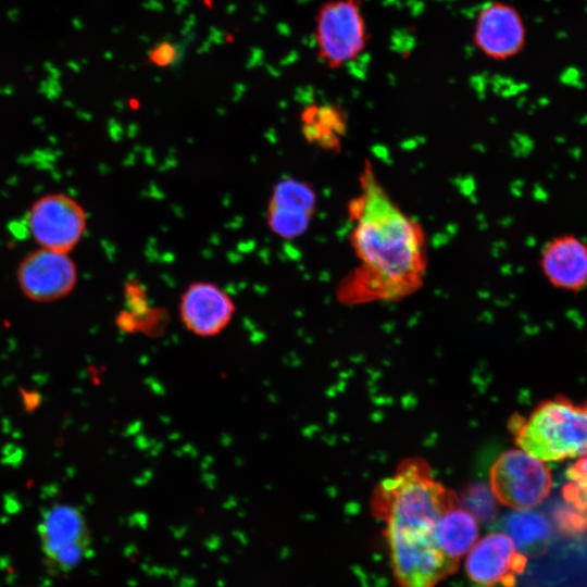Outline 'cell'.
<instances>
[{
	"instance_id": "cell-5",
	"label": "cell",
	"mask_w": 587,
	"mask_h": 587,
	"mask_svg": "<svg viewBox=\"0 0 587 587\" xmlns=\"http://www.w3.org/2000/svg\"><path fill=\"white\" fill-rule=\"evenodd\" d=\"M37 534L46 565L55 573H70L92 549L89 525L75 505L58 503L43 510Z\"/></svg>"
},
{
	"instance_id": "cell-18",
	"label": "cell",
	"mask_w": 587,
	"mask_h": 587,
	"mask_svg": "<svg viewBox=\"0 0 587 587\" xmlns=\"http://www.w3.org/2000/svg\"><path fill=\"white\" fill-rule=\"evenodd\" d=\"M311 214L275 207H267L270 229L284 239H295L303 235L310 226Z\"/></svg>"
},
{
	"instance_id": "cell-1",
	"label": "cell",
	"mask_w": 587,
	"mask_h": 587,
	"mask_svg": "<svg viewBox=\"0 0 587 587\" xmlns=\"http://www.w3.org/2000/svg\"><path fill=\"white\" fill-rule=\"evenodd\" d=\"M348 217L358 262L339 282L338 300L348 305L398 301L416 292L427 273L426 233L392 200L370 161L360 172Z\"/></svg>"
},
{
	"instance_id": "cell-2",
	"label": "cell",
	"mask_w": 587,
	"mask_h": 587,
	"mask_svg": "<svg viewBox=\"0 0 587 587\" xmlns=\"http://www.w3.org/2000/svg\"><path fill=\"white\" fill-rule=\"evenodd\" d=\"M455 504V496L420 459L403 461L374 491V508L387 521V527L397 529L432 533L437 517Z\"/></svg>"
},
{
	"instance_id": "cell-19",
	"label": "cell",
	"mask_w": 587,
	"mask_h": 587,
	"mask_svg": "<svg viewBox=\"0 0 587 587\" xmlns=\"http://www.w3.org/2000/svg\"><path fill=\"white\" fill-rule=\"evenodd\" d=\"M498 502L491 488L484 484L470 486L461 499L462 508L478 523H489L496 519Z\"/></svg>"
},
{
	"instance_id": "cell-14",
	"label": "cell",
	"mask_w": 587,
	"mask_h": 587,
	"mask_svg": "<svg viewBox=\"0 0 587 587\" xmlns=\"http://www.w3.org/2000/svg\"><path fill=\"white\" fill-rule=\"evenodd\" d=\"M432 535L437 549L450 562L466 555L479 538V526L466 510L455 504L437 517Z\"/></svg>"
},
{
	"instance_id": "cell-4",
	"label": "cell",
	"mask_w": 587,
	"mask_h": 587,
	"mask_svg": "<svg viewBox=\"0 0 587 587\" xmlns=\"http://www.w3.org/2000/svg\"><path fill=\"white\" fill-rule=\"evenodd\" d=\"M319 60L338 70L358 59L366 49L369 30L362 0H328L314 20Z\"/></svg>"
},
{
	"instance_id": "cell-6",
	"label": "cell",
	"mask_w": 587,
	"mask_h": 587,
	"mask_svg": "<svg viewBox=\"0 0 587 587\" xmlns=\"http://www.w3.org/2000/svg\"><path fill=\"white\" fill-rule=\"evenodd\" d=\"M551 486V474L545 462L522 449L504 452L490 470L495 497L513 510L536 508L548 497Z\"/></svg>"
},
{
	"instance_id": "cell-10",
	"label": "cell",
	"mask_w": 587,
	"mask_h": 587,
	"mask_svg": "<svg viewBox=\"0 0 587 587\" xmlns=\"http://www.w3.org/2000/svg\"><path fill=\"white\" fill-rule=\"evenodd\" d=\"M526 26L519 10L504 1H490L478 11L473 42L492 61H507L520 54L526 45Z\"/></svg>"
},
{
	"instance_id": "cell-21",
	"label": "cell",
	"mask_w": 587,
	"mask_h": 587,
	"mask_svg": "<svg viewBox=\"0 0 587 587\" xmlns=\"http://www.w3.org/2000/svg\"><path fill=\"white\" fill-rule=\"evenodd\" d=\"M175 50L170 43H161L157 46L150 53V59L157 65L163 66L171 63L174 59Z\"/></svg>"
},
{
	"instance_id": "cell-20",
	"label": "cell",
	"mask_w": 587,
	"mask_h": 587,
	"mask_svg": "<svg viewBox=\"0 0 587 587\" xmlns=\"http://www.w3.org/2000/svg\"><path fill=\"white\" fill-rule=\"evenodd\" d=\"M566 478L567 484L563 489L566 502L587 510V451L577 457V460L567 469Z\"/></svg>"
},
{
	"instance_id": "cell-11",
	"label": "cell",
	"mask_w": 587,
	"mask_h": 587,
	"mask_svg": "<svg viewBox=\"0 0 587 587\" xmlns=\"http://www.w3.org/2000/svg\"><path fill=\"white\" fill-rule=\"evenodd\" d=\"M235 312V302L227 291L207 280L188 285L178 303L182 324L189 333L201 338H212L224 332Z\"/></svg>"
},
{
	"instance_id": "cell-7",
	"label": "cell",
	"mask_w": 587,
	"mask_h": 587,
	"mask_svg": "<svg viewBox=\"0 0 587 587\" xmlns=\"http://www.w3.org/2000/svg\"><path fill=\"white\" fill-rule=\"evenodd\" d=\"M27 227L40 248L72 251L87 228L84 208L65 193H48L37 199L27 214Z\"/></svg>"
},
{
	"instance_id": "cell-9",
	"label": "cell",
	"mask_w": 587,
	"mask_h": 587,
	"mask_svg": "<svg viewBox=\"0 0 587 587\" xmlns=\"http://www.w3.org/2000/svg\"><path fill=\"white\" fill-rule=\"evenodd\" d=\"M16 278L20 289L28 299L51 302L73 291L78 273L70 253L39 247L22 259Z\"/></svg>"
},
{
	"instance_id": "cell-3",
	"label": "cell",
	"mask_w": 587,
	"mask_h": 587,
	"mask_svg": "<svg viewBox=\"0 0 587 587\" xmlns=\"http://www.w3.org/2000/svg\"><path fill=\"white\" fill-rule=\"evenodd\" d=\"M512 426L519 448L544 462L577 458L587 451V402L547 400L527 419H514Z\"/></svg>"
},
{
	"instance_id": "cell-15",
	"label": "cell",
	"mask_w": 587,
	"mask_h": 587,
	"mask_svg": "<svg viewBox=\"0 0 587 587\" xmlns=\"http://www.w3.org/2000/svg\"><path fill=\"white\" fill-rule=\"evenodd\" d=\"M304 138L328 151H338L348 130V116L339 104L312 103L301 113Z\"/></svg>"
},
{
	"instance_id": "cell-16",
	"label": "cell",
	"mask_w": 587,
	"mask_h": 587,
	"mask_svg": "<svg viewBox=\"0 0 587 587\" xmlns=\"http://www.w3.org/2000/svg\"><path fill=\"white\" fill-rule=\"evenodd\" d=\"M503 533L521 554L539 552L551 536L548 520L533 509L513 510L502 522Z\"/></svg>"
},
{
	"instance_id": "cell-12",
	"label": "cell",
	"mask_w": 587,
	"mask_h": 587,
	"mask_svg": "<svg viewBox=\"0 0 587 587\" xmlns=\"http://www.w3.org/2000/svg\"><path fill=\"white\" fill-rule=\"evenodd\" d=\"M523 557L504 533L494 532L477 539L464 557V570L477 587H508L524 565Z\"/></svg>"
},
{
	"instance_id": "cell-17",
	"label": "cell",
	"mask_w": 587,
	"mask_h": 587,
	"mask_svg": "<svg viewBox=\"0 0 587 587\" xmlns=\"http://www.w3.org/2000/svg\"><path fill=\"white\" fill-rule=\"evenodd\" d=\"M268 207L313 215L316 209V193L311 184L298 178L286 177L274 185Z\"/></svg>"
},
{
	"instance_id": "cell-13",
	"label": "cell",
	"mask_w": 587,
	"mask_h": 587,
	"mask_svg": "<svg viewBox=\"0 0 587 587\" xmlns=\"http://www.w3.org/2000/svg\"><path fill=\"white\" fill-rule=\"evenodd\" d=\"M539 264L555 288L578 291L587 285V245L573 235H561L542 249Z\"/></svg>"
},
{
	"instance_id": "cell-8",
	"label": "cell",
	"mask_w": 587,
	"mask_h": 587,
	"mask_svg": "<svg viewBox=\"0 0 587 587\" xmlns=\"http://www.w3.org/2000/svg\"><path fill=\"white\" fill-rule=\"evenodd\" d=\"M396 576L402 587H432L449 562L437 549L432 533L387 527Z\"/></svg>"
}]
</instances>
